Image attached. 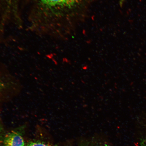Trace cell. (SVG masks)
<instances>
[{"label": "cell", "mask_w": 146, "mask_h": 146, "mask_svg": "<svg viewBox=\"0 0 146 146\" xmlns=\"http://www.w3.org/2000/svg\"><path fill=\"white\" fill-rule=\"evenodd\" d=\"M42 4L48 7H70L79 0H40Z\"/></svg>", "instance_id": "obj_2"}, {"label": "cell", "mask_w": 146, "mask_h": 146, "mask_svg": "<svg viewBox=\"0 0 146 146\" xmlns=\"http://www.w3.org/2000/svg\"><path fill=\"white\" fill-rule=\"evenodd\" d=\"M82 146H109L106 144L98 142H89L88 143L84 144Z\"/></svg>", "instance_id": "obj_4"}, {"label": "cell", "mask_w": 146, "mask_h": 146, "mask_svg": "<svg viewBox=\"0 0 146 146\" xmlns=\"http://www.w3.org/2000/svg\"><path fill=\"white\" fill-rule=\"evenodd\" d=\"M3 146H25L24 140L19 133L11 131L5 137Z\"/></svg>", "instance_id": "obj_1"}, {"label": "cell", "mask_w": 146, "mask_h": 146, "mask_svg": "<svg viewBox=\"0 0 146 146\" xmlns=\"http://www.w3.org/2000/svg\"><path fill=\"white\" fill-rule=\"evenodd\" d=\"M27 146H51L44 142L40 141H35L30 142Z\"/></svg>", "instance_id": "obj_3"}, {"label": "cell", "mask_w": 146, "mask_h": 146, "mask_svg": "<svg viewBox=\"0 0 146 146\" xmlns=\"http://www.w3.org/2000/svg\"><path fill=\"white\" fill-rule=\"evenodd\" d=\"M142 146H146V140L144 141L143 143H142Z\"/></svg>", "instance_id": "obj_5"}, {"label": "cell", "mask_w": 146, "mask_h": 146, "mask_svg": "<svg viewBox=\"0 0 146 146\" xmlns=\"http://www.w3.org/2000/svg\"><path fill=\"white\" fill-rule=\"evenodd\" d=\"M2 129L1 126V123H0V132H1Z\"/></svg>", "instance_id": "obj_6"}]
</instances>
